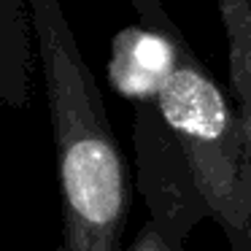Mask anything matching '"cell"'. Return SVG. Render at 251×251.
Instances as JSON below:
<instances>
[{"label": "cell", "mask_w": 251, "mask_h": 251, "mask_svg": "<svg viewBox=\"0 0 251 251\" xmlns=\"http://www.w3.org/2000/svg\"><path fill=\"white\" fill-rule=\"evenodd\" d=\"M57 154L62 251H122L130 178L60 0H27Z\"/></svg>", "instance_id": "6da1fadb"}, {"label": "cell", "mask_w": 251, "mask_h": 251, "mask_svg": "<svg viewBox=\"0 0 251 251\" xmlns=\"http://www.w3.org/2000/svg\"><path fill=\"white\" fill-rule=\"evenodd\" d=\"M154 105L173 132L211 219L222 224L229 249L243 251L251 240V157L232 100L189 49Z\"/></svg>", "instance_id": "7a4b0ae2"}, {"label": "cell", "mask_w": 251, "mask_h": 251, "mask_svg": "<svg viewBox=\"0 0 251 251\" xmlns=\"http://www.w3.org/2000/svg\"><path fill=\"white\" fill-rule=\"evenodd\" d=\"M132 141L138 195L143 197L151 222L162 229V235L178 251H184L195 224L211 219V211L202 202L189 165L154 103L135 105Z\"/></svg>", "instance_id": "3957f363"}, {"label": "cell", "mask_w": 251, "mask_h": 251, "mask_svg": "<svg viewBox=\"0 0 251 251\" xmlns=\"http://www.w3.org/2000/svg\"><path fill=\"white\" fill-rule=\"evenodd\" d=\"M192 46L186 41H173L141 22L125 27L111 44L108 76L122 98H130L135 105H149L157 100L168 78L178 68L184 51Z\"/></svg>", "instance_id": "277c9868"}, {"label": "cell", "mask_w": 251, "mask_h": 251, "mask_svg": "<svg viewBox=\"0 0 251 251\" xmlns=\"http://www.w3.org/2000/svg\"><path fill=\"white\" fill-rule=\"evenodd\" d=\"M35 35L27 0H0V103L27 108L33 95Z\"/></svg>", "instance_id": "5b68a950"}, {"label": "cell", "mask_w": 251, "mask_h": 251, "mask_svg": "<svg viewBox=\"0 0 251 251\" xmlns=\"http://www.w3.org/2000/svg\"><path fill=\"white\" fill-rule=\"evenodd\" d=\"M219 17L227 38L229 100L251 157V0H219Z\"/></svg>", "instance_id": "8992f818"}, {"label": "cell", "mask_w": 251, "mask_h": 251, "mask_svg": "<svg viewBox=\"0 0 251 251\" xmlns=\"http://www.w3.org/2000/svg\"><path fill=\"white\" fill-rule=\"evenodd\" d=\"M127 3L135 8L138 22H141L143 27L154 30V33H159V35H168V38H173V41H186L184 33H181V27L168 17L162 0H127Z\"/></svg>", "instance_id": "52a82bcc"}, {"label": "cell", "mask_w": 251, "mask_h": 251, "mask_svg": "<svg viewBox=\"0 0 251 251\" xmlns=\"http://www.w3.org/2000/svg\"><path fill=\"white\" fill-rule=\"evenodd\" d=\"M127 251H178V249H176V246L162 235V229L149 219L141 227V232L135 235V243L127 246Z\"/></svg>", "instance_id": "ba28073f"}, {"label": "cell", "mask_w": 251, "mask_h": 251, "mask_svg": "<svg viewBox=\"0 0 251 251\" xmlns=\"http://www.w3.org/2000/svg\"><path fill=\"white\" fill-rule=\"evenodd\" d=\"M243 251H251V240H249V246H246V249Z\"/></svg>", "instance_id": "9c48e42d"}, {"label": "cell", "mask_w": 251, "mask_h": 251, "mask_svg": "<svg viewBox=\"0 0 251 251\" xmlns=\"http://www.w3.org/2000/svg\"><path fill=\"white\" fill-rule=\"evenodd\" d=\"M0 251H3V249H0Z\"/></svg>", "instance_id": "30bf717a"}]
</instances>
